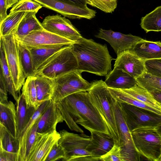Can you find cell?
Returning a JSON list of instances; mask_svg holds the SVG:
<instances>
[{
  "label": "cell",
  "instance_id": "obj_1",
  "mask_svg": "<svg viewBox=\"0 0 161 161\" xmlns=\"http://www.w3.org/2000/svg\"><path fill=\"white\" fill-rule=\"evenodd\" d=\"M72 47L77 59L78 70L105 76L112 70L111 63L114 59L106 45L82 36Z\"/></svg>",
  "mask_w": 161,
  "mask_h": 161
},
{
  "label": "cell",
  "instance_id": "obj_2",
  "mask_svg": "<svg viewBox=\"0 0 161 161\" xmlns=\"http://www.w3.org/2000/svg\"><path fill=\"white\" fill-rule=\"evenodd\" d=\"M73 120L90 132L111 135L104 120L92 102L87 91L71 94L62 99Z\"/></svg>",
  "mask_w": 161,
  "mask_h": 161
},
{
  "label": "cell",
  "instance_id": "obj_3",
  "mask_svg": "<svg viewBox=\"0 0 161 161\" xmlns=\"http://www.w3.org/2000/svg\"><path fill=\"white\" fill-rule=\"evenodd\" d=\"M91 100L105 122L113 138L115 144L120 146V139L112 98V95L104 81L101 80L92 83L87 91Z\"/></svg>",
  "mask_w": 161,
  "mask_h": 161
},
{
  "label": "cell",
  "instance_id": "obj_4",
  "mask_svg": "<svg viewBox=\"0 0 161 161\" xmlns=\"http://www.w3.org/2000/svg\"><path fill=\"white\" fill-rule=\"evenodd\" d=\"M77 59L72 45L65 46L44 62L36 72L53 80L57 77L78 70Z\"/></svg>",
  "mask_w": 161,
  "mask_h": 161
},
{
  "label": "cell",
  "instance_id": "obj_5",
  "mask_svg": "<svg viewBox=\"0 0 161 161\" xmlns=\"http://www.w3.org/2000/svg\"><path fill=\"white\" fill-rule=\"evenodd\" d=\"M58 142L64 153V161H97L100 159L93 156L87 150L91 138L84 133L80 134L63 130L59 132Z\"/></svg>",
  "mask_w": 161,
  "mask_h": 161
},
{
  "label": "cell",
  "instance_id": "obj_6",
  "mask_svg": "<svg viewBox=\"0 0 161 161\" xmlns=\"http://www.w3.org/2000/svg\"><path fill=\"white\" fill-rule=\"evenodd\" d=\"M131 133L138 154L147 160L158 161L161 155V136L156 127H141Z\"/></svg>",
  "mask_w": 161,
  "mask_h": 161
},
{
  "label": "cell",
  "instance_id": "obj_7",
  "mask_svg": "<svg viewBox=\"0 0 161 161\" xmlns=\"http://www.w3.org/2000/svg\"><path fill=\"white\" fill-rule=\"evenodd\" d=\"M0 36V44L4 50L9 69L16 91L19 93L25 80L19 56L18 42L14 30L8 35Z\"/></svg>",
  "mask_w": 161,
  "mask_h": 161
},
{
  "label": "cell",
  "instance_id": "obj_8",
  "mask_svg": "<svg viewBox=\"0 0 161 161\" xmlns=\"http://www.w3.org/2000/svg\"><path fill=\"white\" fill-rule=\"evenodd\" d=\"M118 102L130 132L141 127H157L161 125V115L126 103Z\"/></svg>",
  "mask_w": 161,
  "mask_h": 161
},
{
  "label": "cell",
  "instance_id": "obj_9",
  "mask_svg": "<svg viewBox=\"0 0 161 161\" xmlns=\"http://www.w3.org/2000/svg\"><path fill=\"white\" fill-rule=\"evenodd\" d=\"M77 70L59 76L53 80V92L51 100L56 102L74 93L88 91L92 86Z\"/></svg>",
  "mask_w": 161,
  "mask_h": 161
},
{
  "label": "cell",
  "instance_id": "obj_10",
  "mask_svg": "<svg viewBox=\"0 0 161 161\" xmlns=\"http://www.w3.org/2000/svg\"><path fill=\"white\" fill-rule=\"evenodd\" d=\"M112 103L119 136L121 154L124 161L140 160L141 156L135 149L131 132L126 123L119 104L113 96Z\"/></svg>",
  "mask_w": 161,
  "mask_h": 161
},
{
  "label": "cell",
  "instance_id": "obj_11",
  "mask_svg": "<svg viewBox=\"0 0 161 161\" xmlns=\"http://www.w3.org/2000/svg\"><path fill=\"white\" fill-rule=\"evenodd\" d=\"M42 6L70 19H90L96 16V11L87 5L72 3L64 0H33Z\"/></svg>",
  "mask_w": 161,
  "mask_h": 161
},
{
  "label": "cell",
  "instance_id": "obj_12",
  "mask_svg": "<svg viewBox=\"0 0 161 161\" xmlns=\"http://www.w3.org/2000/svg\"><path fill=\"white\" fill-rule=\"evenodd\" d=\"M42 24L46 30L74 41L82 37L69 19L58 14L46 16Z\"/></svg>",
  "mask_w": 161,
  "mask_h": 161
},
{
  "label": "cell",
  "instance_id": "obj_13",
  "mask_svg": "<svg viewBox=\"0 0 161 161\" xmlns=\"http://www.w3.org/2000/svg\"><path fill=\"white\" fill-rule=\"evenodd\" d=\"M16 40L21 43L29 47L68 46L76 42L57 35L44 29L33 31L28 35Z\"/></svg>",
  "mask_w": 161,
  "mask_h": 161
},
{
  "label": "cell",
  "instance_id": "obj_14",
  "mask_svg": "<svg viewBox=\"0 0 161 161\" xmlns=\"http://www.w3.org/2000/svg\"><path fill=\"white\" fill-rule=\"evenodd\" d=\"M60 137L56 130L45 133L37 132L36 139L27 161H45L54 145Z\"/></svg>",
  "mask_w": 161,
  "mask_h": 161
},
{
  "label": "cell",
  "instance_id": "obj_15",
  "mask_svg": "<svg viewBox=\"0 0 161 161\" xmlns=\"http://www.w3.org/2000/svg\"><path fill=\"white\" fill-rule=\"evenodd\" d=\"M95 36L108 42L117 55L125 51L131 50L135 44L143 39L131 34H125L102 28L100 29L97 34Z\"/></svg>",
  "mask_w": 161,
  "mask_h": 161
},
{
  "label": "cell",
  "instance_id": "obj_16",
  "mask_svg": "<svg viewBox=\"0 0 161 161\" xmlns=\"http://www.w3.org/2000/svg\"><path fill=\"white\" fill-rule=\"evenodd\" d=\"M114 68L122 69L136 78L146 71L145 61L132 50L125 51L117 55Z\"/></svg>",
  "mask_w": 161,
  "mask_h": 161
},
{
  "label": "cell",
  "instance_id": "obj_17",
  "mask_svg": "<svg viewBox=\"0 0 161 161\" xmlns=\"http://www.w3.org/2000/svg\"><path fill=\"white\" fill-rule=\"evenodd\" d=\"M64 121V118L56 102L51 100L36 121L37 132L45 133L56 130L57 124Z\"/></svg>",
  "mask_w": 161,
  "mask_h": 161
},
{
  "label": "cell",
  "instance_id": "obj_18",
  "mask_svg": "<svg viewBox=\"0 0 161 161\" xmlns=\"http://www.w3.org/2000/svg\"><path fill=\"white\" fill-rule=\"evenodd\" d=\"M90 133L91 140L87 150L93 156L100 159L113 147L114 139L111 135L104 132L94 131Z\"/></svg>",
  "mask_w": 161,
  "mask_h": 161
},
{
  "label": "cell",
  "instance_id": "obj_19",
  "mask_svg": "<svg viewBox=\"0 0 161 161\" xmlns=\"http://www.w3.org/2000/svg\"><path fill=\"white\" fill-rule=\"evenodd\" d=\"M105 77L104 82L108 87L122 90L137 85L136 78L118 68H114Z\"/></svg>",
  "mask_w": 161,
  "mask_h": 161
},
{
  "label": "cell",
  "instance_id": "obj_20",
  "mask_svg": "<svg viewBox=\"0 0 161 161\" xmlns=\"http://www.w3.org/2000/svg\"><path fill=\"white\" fill-rule=\"evenodd\" d=\"M133 51L144 61L161 58V42L143 39L133 46Z\"/></svg>",
  "mask_w": 161,
  "mask_h": 161
},
{
  "label": "cell",
  "instance_id": "obj_21",
  "mask_svg": "<svg viewBox=\"0 0 161 161\" xmlns=\"http://www.w3.org/2000/svg\"><path fill=\"white\" fill-rule=\"evenodd\" d=\"M0 123L14 137L17 138L16 109L12 102L0 103Z\"/></svg>",
  "mask_w": 161,
  "mask_h": 161
},
{
  "label": "cell",
  "instance_id": "obj_22",
  "mask_svg": "<svg viewBox=\"0 0 161 161\" xmlns=\"http://www.w3.org/2000/svg\"><path fill=\"white\" fill-rule=\"evenodd\" d=\"M50 100L45 101L40 105L22 131L19 139V148L18 153V161H27L26 145L28 135L32 128L43 112Z\"/></svg>",
  "mask_w": 161,
  "mask_h": 161
},
{
  "label": "cell",
  "instance_id": "obj_23",
  "mask_svg": "<svg viewBox=\"0 0 161 161\" xmlns=\"http://www.w3.org/2000/svg\"><path fill=\"white\" fill-rule=\"evenodd\" d=\"M36 11H28L18 25L14 30V33L17 39L23 37L31 32L44 29L41 23L37 19Z\"/></svg>",
  "mask_w": 161,
  "mask_h": 161
},
{
  "label": "cell",
  "instance_id": "obj_24",
  "mask_svg": "<svg viewBox=\"0 0 161 161\" xmlns=\"http://www.w3.org/2000/svg\"><path fill=\"white\" fill-rule=\"evenodd\" d=\"M17 117V135L19 139L20 134L36 110L34 108H28L23 94H19L16 101Z\"/></svg>",
  "mask_w": 161,
  "mask_h": 161
},
{
  "label": "cell",
  "instance_id": "obj_25",
  "mask_svg": "<svg viewBox=\"0 0 161 161\" xmlns=\"http://www.w3.org/2000/svg\"><path fill=\"white\" fill-rule=\"evenodd\" d=\"M66 46L58 45L29 48L32 58L34 70L36 72L40 66L47 59Z\"/></svg>",
  "mask_w": 161,
  "mask_h": 161
},
{
  "label": "cell",
  "instance_id": "obj_26",
  "mask_svg": "<svg viewBox=\"0 0 161 161\" xmlns=\"http://www.w3.org/2000/svg\"><path fill=\"white\" fill-rule=\"evenodd\" d=\"M35 77L37 100L41 104L51 99L53 92V80L41 75H35Z\"/></svg>",
  "mask_w": 161,
  "mask_h": 161
},
{
  "label": "cell",
  "instance_id": "obj_27",
  "mask_svg": "<svg viewBox=\"0 0 161 161\" xmlns=\"http://www.w3.org/2000/svg\"><path fill=\"white\" fill-rule=\"evenodd\" d=\"M121 90L161 112V105L154 98L149 91L137 85L129 89Z\"/></svg>",
  "mask_w": 161,
  "mask_h": 161
},
{
  "label": "cell",
  "instance_id": "obj_28",
  "mask_svg": "<svg viewBox=\"0 0 161 161\" xmlns=\"http://www.w3.org/2000/svg\"><path fill=\"white\" fill-rule=\"evenodd\" d=\"M140 25L146 33L161 31V6L142 17Z\"/></svg>",
  "mask_w": 161,
  "mask_h": 161
},
{
  "label": "cell",
  "instance_id": "obj_29",
  "mask_svg": "<svg viewBox=\"0 0 161 161\" xmlns=\"http://www.w3.org/2000/svg\"><path fill=\"white\" fill-rule=\"evenodd\" d=\"M23 94L28 108L32 107L37 110L40 104L37 98L35 76L27 78L22 87Z\"/></svg>",
  "mask_w": 161,
  "mask_h": 161
},
{
  "label": "cell",
  "instance_id": "obj_30",
  "mask_svg": "<svg viewBox=\"0 0 161 161\" xmlns=\"http://www.w3.org/2000/svg\"><path fill=\"white\" fill-rule=\"evenodd\" d=\"M113 96L119 102L126 103L161 115V112L135 98L120 89L108 87Z\"/></svg>",
  "mask_w": 161,
  "mask_h": 161
},
{
  "label": "cell",
  "instance_id": "obj_31",
  "mask_svg": "<svg viewBox=\"0 0 161 161\" xmlns=\"http://www.w3.org/2000/svg\"><path fill=\"white\" fill-rule=\"evenodd\" d=\"M20 60L25 78L35 76L32 60L28 47L17 41Z\"/></svg>",
  "mask_w": 161,
  "mask_h": 161
},
{
  "label": "cell",
  "instance_id": "obj_32",
  "mask_svg": "<svg viewBox=\"0 0 161 161\" xmlns=\"http://www.w3.org/2000/svg\"><path fill=\"white\" fill-rule=\"evenodd\" d=\"M0 148L13 153H18L19 140L14 137L0 123Z\"/></svg>",
  "mask_w": 161,
  "mask_h": 161
},
{
  "label": "cell",
  "instance_id": "obj_33",
  "mask_svg": "<svg viewBox=\"0 0 161 161\" xmlns=\"http://www.w3.org/2000/svg\"><path fill=\"white\" fill-rule=\"evenodd\" d=\"M0 71L6 84L8 92L16 101L19 97L18 93L16 90L14 82L7 65L4 50L0 45Z\"/></svg>",
  "mask_w": 161,
  "mask_h": 161
},
{
  "label": "cell",
  "instance_id": "obj_34",
  "mask_svg": "<svg viewBox=\"0 0 161 161\" xmlns=\"http://www.w3.org/2000/svg\"><path fill=\"white\" fill-rule=\"evenodd\" d=\"M27 12V11L19 12L8 15L0 24V36L8 35L16 28Z\"/></svg>",
  "mask_w": 161,
  "mask_h": 161
},
{
  "label": "cell",
  "instance_id": "obj_35",
  "mask_svg": "<svg viewBox=\"0 0 161 161\" xmlns=\"http://www.w3.org/2000/svg\"><path fill=\"white\" fill-rule=\"evenodd\" d=\"M138 86L148 91L153 90L161 91V77L146 71L136 78Z\"/></svg>",
  "mask_w": 161,
  "mask_h": 161
},
{
  "label": "cell",
  "instance_id": "obj_36",
  "mask_svg": "<svg viewBox=\"0 0 161 161\" xmlns=\"http://www.w3.org/2000/svg\"><path fill=\"white\" fill-rule=\"evenodd\" d=\"M42 6L33 0H20L10 11L9 15L21 11H36L37 13Z\"/></svg>",
  "mask_w": 161,
  "mask_h": 161
},
{
  "label": "cell",
  "instance_id": "obj_37",
  "mask_svg": "<svg viewBox=\"0 0 161 161\" xmlns=\"http://www.w3.org/2000/svg\"><path fill=\"white\" fill-rule=\"evenodd\" d=\"M58 108L60 111L64 121L71 130L80 133H84V131L79 126L72 118L67 110L63 99L56 102Z\"/></svg>",
  "mask_w": 161,
  "mask_h": 161
},
{
  "label": "cell",
  "instance_id": "obj_38",
  "mask_svg": "<svg viewBox=\"0 0 161 161\" xmlns=\"http://www.w3.org/2000/svg\"><path fill=\"white\" fill-rule=\"evenodd\" d=\"M87 4L106 13H112L117 7V0H86Z\"/></svg>",
  "mask_w": 161,
  "mask_h": 161
},
{
  "label": "cell",
  "instance_id": "obj_39",
  "mask_svg": "<svg viewBox=\"0 0 161 161\" xmlns=\"http://www.w3.org/2000/svg\"><path fill=\"white\" fill-rule=\"evenodd\" d=\"M102 161H124L120 146L114 144L112 148L100 158Z\"/></svg>",
  "mask_w": 161,
  "mask_h": 161
},
{
  "label": "cell",
  "instance_id": "obj_40",
  "mask_svg": "<svg viewBox=\"0 0 161 161\" xmlns=\"http://www.w3.org/2000/svg\"><path fill=\"white\" fill-rule=\"evenodd\" d=\"M146 71L161 77V58L145 61Z\"/></svg>",
  "mask_w": 161,
  "mask_h": 161
},
{
  "label": "cell",
  "instance_id": "obj_41",
  "mask_svg": "<svg viewBox=\"0 0 161 161\" xmlns=\"http://www.w3.org/2000/svg\"><path fill=\"white\" fill-rule=\"evenodd\" d=\"M64 157V150L57 142L52 148L45 161H55L60 159L62 160Z\"/></svg>",
  "mask_w": 161,
  "mask_h": 161
},
{
  "label": "cell",
  "instance_id": "obj_42",
  "mask_svg": "<svg viewBox=\"0 0 161 161\" xmlns=\"http://www.w3.org/2000/svg\"><path fill=\"white\" fill-rule=\"evenodd\" d=\"M36 121L28 135L26 145L27 159L35 143L37 132Z\"/></svg>",
  "mask_w": 161,
  "mask_h": 161
},
{
  "label": "cell",
  "instance_id": "obj_43",
  "mask_svg": "<svg viewBox=\"0 0 161 161\" xmlns=\"http://www.w3.org/2000/svg\"><path fill=\"white\" fill-rule=\"evenodd\" d=\"M7 86L1 71L0 70V103L8 102Z\"/></svg>",
  "mask_w": 161,
  "mask_h": 161
},
{
  "label": "cell",
  "instance_id": "obj_44",
  "mask_svg": "<svg viewBox=\"0 0 161 161\" xmlns=\"http://www.w3.org/2000/svg\"><path fill=\"white\" fill-rule=\"evenodd\" d=\"M18 153L0 148V161H18Z\"/></svg>",
  "mask_w": 161,
  "mask_h": 161
},
{
  "label": "cell",
  "instance_id": "obj_45",
  "mask_svg": "<svg viewBox=\"0 0 161 161\" xmlns=\"http://www.w3.org/2000/svg\"><path fill=\"white\" fill-rule=\"evenodd\" d=\"M7 9L6 0H0V24L8 16Z\"/></svg>",
  "mask_w": 161,
  "mask_h": 161
},
{
  "label": "cell",
  "instance_id": "obj_46",
  "mask_svg": "<svg viewBox=\"0 0 161 161\" xmlns=\"http://www.w3.org/2000/svg\"><path fill=\"white\" fill-rule=\"evenodd\" d=\"M149 92L154 98L161 105V91L153 90Z\"/></svg>",
  "mask_w": 161,
  "mask_h": 161
},
{
  "label": "cell",
  "instance_id": "obj_47",
  "mask_svg": "<svg viewBox=\"0 0 161 161\" xmlns=\"http://www.w3.org/2000/svg\"><path fill=\"white\" fill-rule=\"evenodd\" d=\"M67 2L79 4L87 5L86 0H64Z\"/></svg>",
  "mask_w": 161,
  "mask_h": 161
},
{
  "label": "cell",
  "instance_id": "obj_48",
  "mask_svg": "<svg viewBox=\"0 0 161 161\" xmlns=\"http://www.w3.org/2000/svg\"><path fill=\"white\" fill-rule=\"evenodd\" d=\"M19 1V0H6V6L8 9L13 7Z\"/></svg>",
  "mask_w": 161,
  "mask_h": 161
},
{
  "label": "cell",
  "instance_id": "obj_49",
  "mask_svg": "<svg viewBox=\"0 0 161 161\" xmlns=\"http://www.w3.org/2000/svg\"><path fill=\"white\" fill-rule=\"evenodd\" d=\"M156 128L158 133L161 136V125L157 126Z\"/></svg>",
  "mask_w": 161,
  "mask_h": 161
},
{
  "label": "cell",
  "instance_id": "obj_50",
  "mask_svg": "<svg viewBox=\"0 0 161 161\" xmlns=\"http://www.w3.org/2000/svg\"><path fill=\"white\" fill-rule=\"evenodd\" d=\"M158 161H161V155L160 158H159V159L158 160Z\"/></svg>",
  "mask_w": 161,
  "mask_h": 161
}]
</instances>
